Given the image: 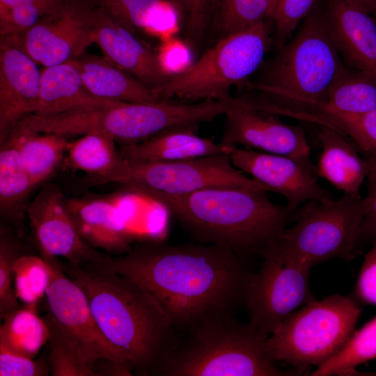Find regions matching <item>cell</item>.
Listing matches in <instances>:
<instances>
[{
  "instance_id": "6da1fadb",
  "label": "cell",
  "mask_w": 376,
  "mask_h": 376,
  "mask_svg": "<svg viewBox=\"0 0 376 376\" xmlns=\"http://www.w3.org/2000/svg\"><path fill=\"white\" fill-rule=\"evenodd\" d=\"M95 264L140 285L159 302L175 329L189 331L232 315L244 301L250 275L242 257L230 249L200 242L143 243Z\"/></svg>"
},
{
  "instance_id": "7a4b0ae2",
  "label": "cell",
  "mask_w": 376,
  "mask_h": 376,
  "mask_svg": "<svg viewBox=\"0 0 376 376\" xmlns=\"http://www.w3.org/2000/svg\"><path fill=\"white\" fill-rule=\"evenodd\" d=\"M63 268L85 293L99 328L132 372L156 375L178 345L175 328L159 302L136 283L94 263Z\"/></svg>"
},
{
  "instance_id": "3957f363",
  "label": "cell",
  "mask_w": 376,
  "mask_h": 376,
  "mask_svg": "<svg viewBox=\"0 0 376 376\" xmlns=\"http://www.w3.org/2000/svg\"><path fill=\"white\" fill-rule=\"evenodd\" d=\"M129 189L166 208L197 242L226 246L240 257L262 256L295 214L272 202L266 191L244 188L211 187L185 194Z\"/></svg>"
},
{
  "instance_id": "277c9868",
  "label": "cell",
  "mask_w": 376,
  "mask_h": 376,
  "mask_svg": "<svg viewBox=\"0 0 376 376\" xmlns=\"http://www.w3.org/2000/svg\"><path fill=\"white\" fill-rule=\"evenodd\" d=\"M315 6L269 61L263 75L244 86L256 108L304 120L316 113L346 68Z\"/></svg>"
},
{
  "instance_id": "5b68a950",
  "label": "cell",
  "mask_w": 376,
  "mask_h": 376,
  "mask_svg": "<svg viewBox=\"0 0 376 376\" xmlns=\"http://www.w3.org/2000/svg\"><path fill=\"white\" fill-rule=\"evenodd\" d=\"M189 339L164 359L156 375L295 376L306 371L283 370L268 355V336L232 315L203 322Z\"/></svg>"
},
{
  "instance_id": "8992f818",
  "label": "cell",
  "mask_w": 376,
  "mask_h": 376,
  "mask_svg": "<svg viewBox=\"0 0 376 376\" xmlns=\"http://www.w3.org/2000/svg\"><path fill=\"white\" fill-rule=\"evenodd\" d=\"M52 276L45 298L49 329L48 366L54 376H95L98 362L111 363L126 375L132 372L99 328L82 289L56 258L41 255Z\"/></svg>"
},
{
  "instance_id": "52a82bcc",
  "label": "cell",
  "mask_w": 376,
  "mask_h": 376,
  "mask_svg": "<svg viewBox=\"0 0 376 376\" xmlns=\"http://www.w3.org/2000/svg\"><path fill=\"white\" fill-rule=\"evenodd\" d=\"M272 44L267 21L221 37L183 71L170 76L155 92L162 100H226L263 64Z\"/></svg>"
},
{
  "instance_id": "ba28073f",
  "label": "cell",
  "mask_w": 376,
  "mask_h": 376,
  "mask_svg": "<svg viewBox=\"0 0 376 376\" xmlns=\"http://www.w3.org/2000/svg\"><path fill=\"white\" fill-rule=\"evenodd\" d=\"M361 309L356 299L334 294L310 301L289 315L267 337L265 347L275 362L306 371L338 354L354 331Z\"/></svg>"
},
{
  "instance_id": "9c48e42d",
  "label": "cell",
  "mask_w": 376,
  "mask_h": 376,
  "mask_svg": "<svg viewBox=\"0 0 376 376\" xmlns=\"http://www.w3.org/2000/svg\"><path fill=\"white\" fill-rule=\"evenodd\" d=\"M363 214L360 195L309 201L295 211V225L285 229L279 240L288 253L311 267L334 258L351 261L361 253Z\"/></svg>"
},
{
  "instance_id": "30bf717a",
  "label": "cell",
  "mask_w": 376,
  "mask_h": 376,
  "mask_svg": "<svg viewBox=\"0 0 376 376\" xmlns=\"http://www.w3.org/2000/svg\"><path fill=\"white\" fill-rule=\"evenodd\" d=\"M106 182L168 194H185L211 187L270 191L267 187L237 169L227 153L169 162L123 159Z\"/></svg>"
},
{
  "instance_id": "8fae6325",
  "label": "cell",
  "mask_w": 376,
  "mask_h": 376,
  "mask_svg": "<svg viewBox=\"0 0 376 376\" xmlns=\"http://www.w3.org/2000/svg\"><path fill=\"white\" fill-rule=\"evenodd\" d=\"M279 239L263 254L259 271L250 273L244 296L249 324L268 336L299 306L315 300L308 282L311 267L288 253Z\"/></svg>"
},
{
  "instance_id": "7c38bea8",
  "label": "cell",
  "mask_w": 376,
  "mask_h": 376,
  "mask_svg": "<svg viewBox=\"0 0 376 376\" xmlns=\"http://www.w3.org/2000/svg\"><path fill=\"white\" fill-rule=\"evenodd\" d=\"M93 0H63L33 27L15 36L44 67L72 61L95 43Z\"/></svg>"
},
{
  "instance_id": "4fadbf2b",
  "label": "cell",
  "mask_w": 376,
  "mask_h": 376,
  "mask_svg": "<svg viewBox=\"0 0 376 376\" xmlns=\"http://www.w3.org/2000/svg\"><path fill=\"white\" fill-rule=\"evenodd\" d=\"M229 156L240 171L286 199V206L295 211L304 203L334 199L318 182L316 164L311 156L272 154L233 146Z\"/></svg>"
},
{
  "instance_id": "5bb4252c",
  "label": "cell",
  "mask_w": 376,
  "mask_h": 376,
  "mask_svg": "<svg viewBox=\"0 0 376 376\" xmlns=\"http://www.w3.org/2000/svg\"><path fill=\"white\" fill-rule=\"evenodd\" d=\"M226 116L221 143L256 151L291 156H311L304 130L282 122L279 116L258 109L245 97Z\"/></svg>"
},
{
  "instance_id": "9a60e30c",
  "label": "cell",
  "mask_w": 376,
  "mask_h": 376,
  "mask_svg": "<svg viewBox=\"0 0 376 376\" xmlns=\"http://www.w3.org/2000/svg\"><path fill=\"white\" fill-rule=\"evenodd\" d=\"M41 255L63 257L72 265L99 263L107 255L90 246L79 235L58 188L47 185L26 208Z\"/></svg>"
},
{
  "instance_id": "2e32d148",
  "label": "cell",
  "mask_w": 376,
  "mask_h": 376,
  "mask_svg": "<svg viewBox=\"0 0 376 376\" xmlns=\"http://www.w3.org/2000/svg\"><path fill=\"white\" fill-rule=\"evenodd\" d=\"M345 64L376 80V19L366 0H320L316 4Z\"/></svg>"
},
{
  "instance_id": "e0dca14e",
  "label": "cell",
  "mask_w": 376,
  "mask_h": 376,
  "mask_svg": "<svg viewBox=\"0 0 376 376\" xmlns=\"http://www.w3.org/2000/svg\"><path fill=\"white\" fill-rule=\"evenodd\" d=\"M38 63L15 36L0 38V143L26 116L33 113L40 84Z\"/></svg>"
},
{
  "instance_id": "ac0fdd59",
  "label": "cell",
  "mask_w": 376,
  "mask_h": 376,
  "mask_svg": "<svg viewBox=\"0 0 376 376\" xmlns=\"http://www.w3.org/2000/svg\"><path fill=\"white\" fill-rule=\"evenodd\" d=\"M93 20L95 43L111 62L155 91L169 77L157 50L138 35L95 6Z\"/></svg>"
},
{
  "instance_id": "d6986e66",
  "label": "cell",
  "mask_w": 376,
  "mask_h": 376,
  "mask_svg": "<svg viewBox=\"0 0 376 376\" xmlns=\"http://www.w3.org/2000/svg\"><path fill=\"white\" fill-rule=\"evenodd\" d=\"M66 207L79 235L92 247L112 254L131 249V233L114 198H66Z\"/></svg>"
},
{
  "instance_id": "ffe728a7",
  "label": "cell",
  "mask_w": 376,
  "mask_h": 376,
  "mask_svg": "<svg viewBox=\"0 0 376 376\" xmlns=\"http://www.w3.org/2000/svg\"><path fill=\"white\" fill-rule=\"evenodd\" d=\"M196 126H180L165 130L143 141L122 144L120 157L130 162H169L221 153L229 154L233 146L202 137Z\"/></svg>"
},
{
  "instance_id": "44dd1931",
  "label": "cell",
  "mask_w": 376,
  "mask_h": 376,
  "mask_svg": "<svg viewBox=\"0 0 376 376\" xmlns=\"http://www.w3.org/2000/svg\"><path fill=\"white\" fill-rule=\"evenodd\" d=\"M318 139L322 149L316 164L318 176L344 194L360 195L368 164L357 146L345 134L329 127H322Z\"/></svg>"
},
{
  "instance_id": "7402d4cb",
  "label": "cell",
  "mask_w": 376,
  "mask_h": 376,
  "mask_svg": "<svg viewBox=\"0 0 376 376\" xmlns=\"http://www.w3.org/2000/svg\"><path fill=\"white\" fill-rule=\"evenodd\" d=\"M75 61L85 86L97 97L125 102L162 100L155 90L139 81L104 55L84 52Z\"/></svg>"
},
{
  "instance_id": "603a6c76",
  "label": "cell",
  "mask_w": 376,
  "mask_h": 376,
  "mask_svg": "<svg viewBox=\"0 0 376 376\" xmlns=\"http://www.w3.org/2000/svg\"><path fill=\"white\" fill-rule=\"evenodd\" d=\"M115 100L94 96L85 86L75 60L44 67L32 114L50 115Z\"/></svg>"
},
{
  "instance_id": "cb8c5ba5",
  "label": "cell",
  "mask_w": 376,
  "mask_h": 376,
  "mask_svg": "<svg viewBox=\"0 0 376 376\" xmlns=\"http://www.w3.org/2000/svg\"><path fill=\"white\" fill-rule=\"evenodd\" d=\"M94 5L134 33H146L161 40L177 31L178 13L169 0H93Z\"/></svg>"
},
{
  "instance_id": "d4e9b609",
  "label": "cell",
  "mask_w": 376,
  "mask_h": 376,
  "mask_svg": "<svg viewBox=\"0 0 376 376\" xmlns=\"http://www.w3.org/2000/svg\"><path fill=\"white\" fill-rule=\"evenodd\" d=\"M6 139L16 146L36 187L45 182L57 169L66 155L70 141L67 136L36 132L19 123Z\"/></svg>"
},
{
  "instance_id": "484cf974",
  "label": "cell",
  "mask_w": 376,
  "mask_h": 376,
  "mask_svg": "<svg viewBox=\"0 0 376 376\" xmlns=\"http://www.w3.org/2000/svg\"><path fill=\"white\" fill-rule=\"evenodd\" d=\"M14 143L6 139L0 150V209L3 218L18 228L22 224L26 199L36 188Z\"/></svg>"
},
{
  "instance_id": "4316f807",
  "label": "cell",
  "mask_w": 376,
  "mask_h": 376,
  "mask_svg": "<svg viewBox=\"0 0 376 376\" xmlns=\"http://www.w3.org/2000/svg\"><path fill=\"white\" fill-rule=\"evenodd\" d=\"M375 109L376 80L362 71L346 66L330 87L325 102L315 114L359 115Z\"/></svg>"
},
{
  "instance_id": "83f0119b",
  "label": "cell",
  "mask_w": 376,
  "mask_h": 376,
  "mask_svg": "<svg viewBox=\"0 0 376 376\" xmlns=\"http://www.w3.org/2000/svg\"><path fill=\"white\" fill-rule=\"evenodd\" d=\"M111 137L98 132L69 141L65 159L70 168L106 182L123 159Z\"/></svg>"
},
{
  "instance_id": "f1b7e54d",
  "label": "cell",
  "mask_w": 376,
  "mask_h": 376,
  "mask_svg": "<svg viewBox=\"0 0 376 376\" xmlns=\"http://www.w3.org/2000/svg\"><path fill=\"white\" fill-rule=\"evenodd\" d=\"M0 326V347L11 352L33 358L48 342L47 324L36 306L20 307L7 314Z\"/></svg>"
},
{
  "instance_id": "f546056e",
  "label": "cell",
  "mask_w": 376,
  "mask_h": 376,
  "mask_svg": "<svg viewBox=\"0 0 376 376\" xmlns=\"http://www.w3.org/2000/svg\"><path fill=\"white\" fill-rule=\"evenodd\" d=\"M376 358V316L354 331L343 349L317 367L311 376L347 375L360 364Z\"/></svg>"
},
{
  "instance_id": "4dcf8cb0",
  "label": "cell",
  "mask_w": 376,
  "mask_h": 376,
  "mask_svg": "<svg viewBox=\"0 0 376 376\" xmlns=\"http://www.w3.org/2000/svg\"><path fill=\"white\" fill-rule=\"evenodd\" d=\"M14 290L19 301L26 306H37L46 295L52 276L49 262L42 256L23 254L14 265Z\"/></svg>"
},
{
  "instance_id": "1f68e13d",
  "label": "cell",
  "mask_w": 376,
  "mask_h": 376,
  "mask_svg": "<svg viewBox=\"0 0 376 376\" xmlns=\"http://www.w3.org/2000/svg\"><path fill=\"white\" fill-rule=\"evenodd\" d=\"M309 121L343 132L366 156L376 159V109L359 115L318 113Z\"/></svg>"
},
{
  "instance_id": "d6a6232c",
  "label": "cell",
  "mask_w": 376,
  "mask_h": 376,
  "mask_svg": "<svg viewBox=\"0 0 376 376\" xmlns=\"http://www.w3.org/2000/svg\"><path fill=\"white\" fill-rule=\"evenodd\" d=\"M273 0H221L215 26L221 36L267 21Z\"/></svg>"
},
{
  "instance_id": "836d02e7",
  "label": "cell",
  "mask_w": 376,
  "mask_h": 376,
  "mask_svg": "<svg viewBox=\"0 0 376 376\" xmlns=\"http://www.w3.org/2000/svg\"><path fill=\"white\" fill-rule=\"evenodd\" d=\"M183 24L187 44L200 45L215 26L221 0H169Z\"/></svg>"
},
{
  "instance_id": "e575fe53",
  "label": "cell",
  "mask_w": 376,
  "mask_h": 376,
  "mask_svg": "<svg viewBox=\"0 0 376 376\" xmlns=\"http://www.w3.org/2000/svg\"><path fill=\"white\" fill-rule=\"evenodd\" d=\"M320 0H273L268 19L274 28L276 49L282 47Z\"/></svg>"
},
{
  "instance_id": "d590c367",
  "label": "cell",
  "mask_w": 376,
  "mask_h": 376,
  "mask_svg": "<svg viewBox=\"0 0 376 376\" xmlns=\"http://www.w3.org/2000/svg\"><path fill=\"white\" fill-rule=\"evenodd\" d=\"M22 253L17 241L1 228L0 236V318L21 307L14 290L13 265Z\"/></svg>"
},
{
  "instance_id": "8d00e7d4",
  "label": "cell",
  "mask_w": 376,
  "mask_h": 376,
  "mask_svg": "<svg viewBox=\"0 0 376 376\" xmlns=\"http://www.w3.org/2000/svg\"><path fill=\"white\" fill-rule=\"evenodd\" d=\"M63 0H33L0 16V35H19L33 27Z\"/></svg>"
},
{
  "instance_id": "74e56055",
  "label": "cell",
  "mask_w": 376,
  "mask_h": 376,
  "mask_svg": "<svg viewBox=\"0 0 376 376\" xmlns=\"http://www.w3.org/2000/svg\"><path fill=\"white\" fill-rule=\"evenodd\" d=\"M368 164L367 194L363 198L364 214L359 230L361 244L376 242V159L366 156Z\"/></svg>"
},
{
  "instance_id": "f35d334b",
  "label": "cell",
  "mask_w": 376,
  "mask_h": 376,
  "mask_svg": "<svg viewBox=\"0 0 376 376\" xmlns=\"http://www.w3.org/2000/svg\"><path fill=\"white\" fill-rule=\"evenodd\" d=\"M186 43L172 37L162 41L157 50L162 68L169 77L183 71L193 63Z\"/></svg>"
},
{
  "instance_id": "ab89813d",
  "label": "cell",
  "mask_w": 376,
  "mask_h": 376,
  "mask_svg": "<svg viewBox=\"0 0 376 376\" xmlns=\"http://www.w3.org/2000/svg\"><path fill=\"white\" fill-rule=\"evenodd\" d=\"M50 373L41 361L11 352L0 347L1 376H43Z\"/></svg>"
},
{
  "instance_id": "60d3db41",
  "label": "cell",
  "mask_w": 376,
  "mask_h": 376,
  "mask_svg": "<svg viewBox=\"0 0 376 376\" xmlns=\"http://www.w3.org/2000/svg\"><path fill=\"white\" fill-rule=\"evenodd\" d=\"M365 255L355 285L356 299L376 306V242Z\"/></svg>"
},
{
  "instance_id": "b9f144b4",
  "label": "cell",
  "mask_w": 376,
  "mask_h": 376,
  "mask_svg": "<svg viewBox=\"0 0 376 376\" xmlns=\"http://www.w3.org/2000/svg\"><path fill=\"white\" fill-rule=\"evenodd\" d=\"M33 0H0V16L8 10Z\"/></svg>"
},
{
  "instance_id": "7bdbcfd3",
  "label": "cell",
  "mask_w": 376,
  "mask_h": 376,
  "mask_svg": "<svg viewBox=\"0 0 376 376\" xmlns=\"http://www.w3.org/2000/svg\"><path fill=\"white\" fill-rule=\"evenodd\" d=\"M375 6H376V0H375Z\"/></svg>"
}]
</instances>
